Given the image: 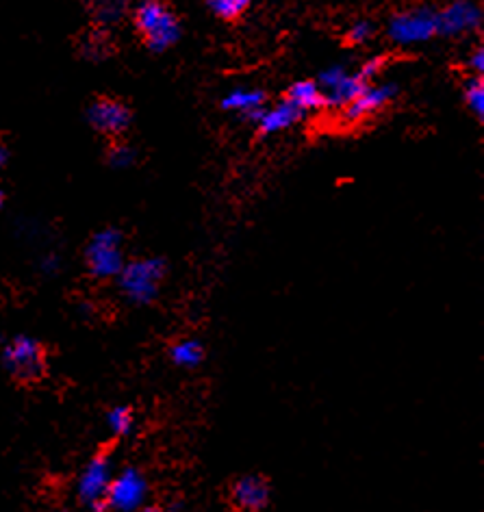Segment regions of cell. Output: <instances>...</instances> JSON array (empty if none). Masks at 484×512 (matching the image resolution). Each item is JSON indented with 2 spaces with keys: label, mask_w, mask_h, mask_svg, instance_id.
I'll list each match as a JSON object with an SVG mask.
<instances>
[{
  "label": "cell",
  "mask_w": 484,
  "mask_h": 512,
  "mask_svg": "<svg viewBox=\"0 0 484 512\" xmlns=\"http://www.w3.org/2000/svg\"><path fill=\"white\" fill-rule=\"evenodd\" d=\"M135 29L144 37L148 48L163 53L181 37V24L163 0H142L133 9Z\"/></svg>",
  "instance_id": "obj_1"
},
{
  "label": "cell",
  "mask_w": 484,
  "mask_h": 512,
  "mask_svg": "<svg viewBox=\"0 0 484 512\" xmlns=\"http://www.w3.org/2000/svg\"><path fill=\"white\" fill-rule=\"evenodd\" d=\"M168 274V267L161 259H135L124 263L118 274V285L122 296L139 306L155 302L161 293L163 278Z\"/></svg>",
  "instance_id": "obj_2"
},
{
  "label": "cell",
  "mask_w": 484,
  "mask_h": 512,
  "mask_svg": "<svg viewBox=\"0 0 484 512\" xmlns=\"http://www.w3.org/2000/svg\"><path fill=\"white\" fill-rule=\"evenodd\" d=\"M389 40L398 46H415L432 40L439 33V16L432 7H413L400 11L389 22Z\"/></svg>",
  "instance_id": "obj_3"
},
{
  "label": "cell",
  "mask_w": 484,
  "mask_h": 512,
  "mask_svg": "<svg viewBox=\"0 0 484 512\" xmlns=\"http://www.w3.org/2000/svg\"><path fill=\"white\" fill-rule=\"evenodd\" d=\"M85 263L89 274L98 280L118 278L124 267V252H122V235L116 228H105L96 233L87 243Z\"/></svg>",
  "instance_id": "obj_4"
},
{
  "label": "cell",
  "mask_w": 484,
  "mask_h": 512,
  "mask_svg": "<svg viewBox=\"0 0 484 512\" xmlns=\"http://www.w3.org/2000/svg\"><path fill=\"white\" fill-rule=\"evenodd\" d=\"M3 365L16 380H40L46 369V356L40 341L24 335L11 339L3 350Z\"/></svg>",
  "instance_id": "obj_5"
},
{
  "label": "cell",
  "mask_w": 484,
  "mask_h": 512,
  "mask_svg": "<svg viewBox=\"0 0 484 512\" xmlns=\"http://www.w3.org/2000/svg\"><path fill=\"white\" fill-rule=\"evenodd\" d=\"M148 499V480L139 469L126 467L118 473H113L109 484L105 506L116 512H137L146 506Z\"/></svg>",
  "instance_id": "obj_6"
},
{
  "label": "cell",
  "mask_w": 484,
  "mask_h": 512,
  "mask_svg": "<svg viewBox=\"0 0 484 512\" xmlns=\"http://www.w3.org/2000/svg\"><path fill=\"white\" fill-rule=\"evenodd\" d=\"M111 480H113L111 458L105 454L94 456L83 467L79 480H76V495H79L81 504L94 512L103 510Z\"/></svg>",
  "instance_id": "obj_7"
},
{
  "label": "cell",
  "mask_w": 484,
  "mask_h": 512,
  "mask_svg": "<svg viewBox=\"0 0 484 512\" xmlns=\"http://www.w3.org/2000/svg\"><path fill=\"white\" fill-rule=\"evenodd\" d=\"M322 89L324 105H333L337 109H346L350 102L363 92L367 81L361 76V72H348L341 66H333L322 72L320 81H317Z\"/></svg>",
  "instance_id": "obj_8"
},
{
  "label": "cell",
  "mask_w": 484,
  "mask_h": 512,
  "mask_svg": "<svg viewBox=\"0 0 484 512\" xmlns=\"http://www.w3.org/2000/svg\"><path fill=\"white\" fill-rule=\"evenodd\" d=\"M272 486L261 473H244L228 489V502L239 512H263L270 506Z\"/></svg>",
  "instance_id": "obj_9"
},
{
  "label": "cell",
  "mask_w": 484,
  "mask_h": 512,
  "mask_svg": "<svg viewBox=\"0 0 484 512\" xmlns=\"http://www.w3.org/2000/svg\"><path fill=\"white\" fill-rule=\"evenodd\" d=\"M439 16V33L448 37H461L474 33L482 24V11L471 0H454L445 9L437 11Z\"/></svg>",
  "instance_id": "obj_10"
},
{
  "label": "cell",
  "mask_w": 484,
  "mask_h": 512,
  "mask_svg": "<svg viewBox=\"0 0 484 512\" xmlns=\"http://www.w3.org/2000/svg\"><path fill=\"white\" fill-rule=\"evenodd\" d=\"M396 94H398V87L393 83H380V85L367 83L363 87V92L356 96L346 109H343V118L348 122H361V120L372 118L374 113L385 109L389 102L396 98Z\"/></svg>",
  "instance_id": "obj_11"
},
{
  "label": "cell",
  "mask_w": 484,
  "mask_h": 512,
  "mask_svg": "<svg viewBox=\"0 0 484 512\" xmlns=\"http://www.w3.org/2000/svg\"><path fill=\"white\" fill-rule=\"evenodd\" d=\"M87 120L98 133L120 135L131 126V111L120 100L100 98L87 111Z\"/></svg>",
  "instance_id": "obj_12"
},
{
  "label": "cell",
  "mask_w": 484,
  "mask_h": 512,
  "mask_svg": "<svg viewBox=\"0 0 484 512\" xmlns=\"http://www.w3.org/2000/svg\"><path fill=\"white\" fill-rule=\"evenodd\" d=\"M254 124H257L261 135H274L280 131H287V128L294 126L296 122L302 120V113L291 105V102L283 100L274 107H263L259 113H254L250 118Z\"/></svg>",
  "instance_id": "obj_13"
},
{
  "label": "cell",
  "mask_w": 484,
  "mask_h": 512,
  "mask_svg": "<svg viewBox=\"0 0 484 512\" xmlns=\"http://www.w3.org/2000/svg\"><path fill=\"white\" fill-rule=\"evenodd\" d=\"M222 105H224V109L244 113V115H248V118H252L254 113H259L265 107V94L261 92V89L237 87L224 98Z\"/></svg>",
  "instance_id": "obj_14"
},
{
  "label": "cell",
  "mask_w": 484,
  "mask_h": 512,
  "mask_svg": "<svg viewBox=\"0 0 484 512\" xmlns=\"http://www.w3.org/2000/svg\"><path fill=\"white\" fill-rule=\"evenodd\" d=\"M287 102H291L302 115L313 109L324 107V96L322 89L315 81H300L291 85V89L287 92Z\"/></svg>",
  "instance_id": "obj_15"
},
{
  "label": "cell",
  "mask_w": 484,
  "mask_h": 512,
  "mask_svg": "<svg viewBox=\"0 0 484 512\" xmlns=\"http://www.w3.org/2000/svg\"><path fill=\"white\" fill-rule=\"evenodd\" d=\"M170 361L181 369H196L205 361V348L198 339H181L170 345Z\"/></svg>",
  "instance_id": "obj_16"
},
{
  "label": "cell",
  "mask_w": 484,
  "mask_h": 512,
  "mask_svg": "<svg viewBox=\"0 0 484 512\" xmlns=\"http://www.w3.org/2000/svg\"><path fill=\"white\" fill-rule=\"evenodd\" d=\"M87 7L100 24H116L126 16L131 0H87Z\"/></svg>",
  "instance_id": "obj_17"
},
{
  "label": "cell",
  "mask_w": 484,
  "mask_h": 512,
  "mask_svg": "<svg viewBox=\"0 0 484 512\" xmlns=\"http://www.w3.org/2000/svg\"><path fill=\"white\" fill-rule=\"evenodd\" d=\"M107 426L116 437H129L135 428V415L129 406H113L107 415Z\"/></svg>",
  "instance_id": "obj_18"
},
{
  "label": "cell",
  "mask_w": 484,
  "mask_h": 512,
  "mask_svg": "<svg viewBox=\"0 0 484 512\" xmlns=\"http://www.w3.org/2000/svg\"><path fill=\"white\" fill-rule=\"evenodd\" d=\"M211 11L222 20H237L239 16H244L248 7L252 5V0H207Z\"/></svg>",
  "instance_id": "obj_19"
},
{
  "label": "cell",
  "mask_w": 484,
  "mask_h": 512,
  "mask_svg": "<svg viewBox=\"0 0 484 512\" xmlns=\"http://www.w3.org/2000/svg\"><path fill=\"white\" fill-rule=\"evenodd\" d=\"M465 100L467 107L476 113V118L482 120L484 115V83L482 76H471L465 85Z\"/></svg>",
  "instance_id": "obj_20"
},
{
  "label": "cell",
  "mask_w": 484,
  "mask_h": 512,
  "mask_svg": "<svg viewBox=\"0 0 484 512\" xmlns=\"http://www.w3.org/2000/svg\"><path fill=\"white\" fill-rule=\"evenodd\" d=\"M374 31H376L374 24L369 22V20H356L352 27H350V31H348V40L352 44H356V46L367 44L374 37Z\"/></svg>",
  "instance_id": "obj_21"
},
{
  "label": "cell",
  "mask_w": 484,
  "mask_h": 512,
  "mask_svg": "<svg viewBox=\"0 0 484 512\" xmlns=\"http://www.w3.org/2000/svg\"><path fill=\"white\" fill-rule=\"evenodd\" d=\"M133 161H135V152L129 146H116L109 152V163L118 170L129 168V165H133Z\"/></svg>",
  "instance_id": "obj_22"
},
{
  "label": "cell",
  "mask_w": 484,
  "mask_h": 512,
  "mask_svg": "<svg viewBox=\"0 0 484 512\" xmlns=\"http://www.w3.org/2000/svg\"><path fill=\"white\" fill-rule=\"evenodd\" d=\"M467 68H469V72L474 74V76H482V72H484V50L482 48H476L474 53L469 55Z\"/></svg>",
  "instance_id": "obj_23"
},
{
  "label": "cell",
  "mask_w": 484,
  "mask_h": 512,
  "mask_svg": "<svg viewBox=\"0 0 484 512\" xmlns=\"http://www.w3.org/2000/svg\"><path fill=\"white\" fill-rule=\"evenodd\" d=\"M137 512H172V510L163 508V506H142Z\"/></svg>",
  "instance_id": "obj_24"
},
{
  "label": "cell",
  "mask_w": 484,
  "mask_h": 512,
  "mask_svg": "<svg viewBox=\"0 0 484 512\" xmlns=\"http://www.w3.org/2000/svg\"><path fill=\"white\" fill-rule=\"evenodd\" d=\"M5 163H7V148L0 144V170L5 168Z\"/></svg>",
  "instance_id": "obj_25"
},
{
  "label": "cell",
  "mask_w": 484,
  "mask_h": 512,
  "mask_svg": "<svg viewBox=\"0 0 484 512\" xmlns=\"http://www.w3.org/2000/svg\"><path fill=\"white\" fill-rule=\"evenodd\" d=\"M0 207H3V189H0Z\"/></svg>",
  "instance_id": "obj_26"
},
{
  "label": "cell",
  "mask_w": 484,
  "mask_h": 512,
  "mask_svg": "<svg viewBox=\"0 0 484 512\" xmlns=\"http://www.w3.org/2000/svg\"><path fill=\"white\" fill-rule=\"evenodd\" d=\"M163 3H165V0H163Z\"/></svg>",
  "instance_id": "obj_27"
}]
</instances>
